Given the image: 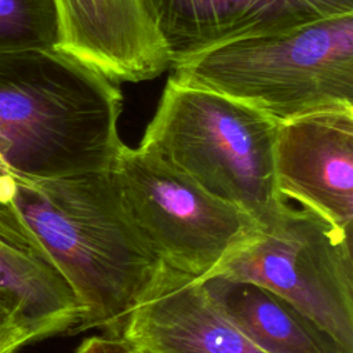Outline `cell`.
Here are the masks:
<instances>
[{
    "label": "cell",
    "instance_id": "obj_1",
    "mask_svg": "<svg viewBox=\"0 0 353 353\" xmlns=\"http://www.w3.org/2000/svg\"><path fill=\"white\" fill-rule=\"evenodd\" d=\"M14 203L84 310L73 334L119 335L170 269L134 221L113 168L17 179Z\"/></svg>",
    "mask_w": 353,
    "mask_h": 353
},
{
    "label": "cell",
    "instance_id": "obj_2",
    "mask_svg": "<svg viewBox=\"0 0 353 353\" xmlns=\"http://www.w3.org/2000/svg\"><path fill=\"white\" fill-rule=\"evenodd\" d=\"M119 85L59 48L0 52V156L17 179L112 170Z\"/></svg>",
    "mask_w": 353,
    "mask_h": 353
},
{
    "label": "cell",
    "instance_id": "obj_3",
    "mask_svg": "<svg viewBox=\"0 0 353 353\" xmlns=\"http://www.w3.org/2000/svg\"><path fill=\"white\" fill-rule=\"evenodd\" d=\"M279 124L234 98L168 77L138 148L247 212L265 230L287 204L274 176Z\"/></svg>",
    "mask_w": 353,
    "mask_h": 353
},
{
    "label": "cell",
    "instance_id": "obj_4",
    "mask_svg": "<svg viewBox=\"0 0 353 353\" xmlns=\"http://www.w3.org/2000/svg\"><path fill=\"white\" fill-rule=\"evenodd\" d=\"M170 77L277 121L353 110V12L218 46L172 68Z\"/></svg>",
    "mask_w": 353,
    "mask_h": 353
},
{
    "label": "cell",
    "instance_id": "obj_5",
    "mask_svg": "<svg viewBox=\"0 0 353 353\" xmlns=\"http://www.w3.org/2000/svg\"><path fill=\"white\" fill-rule=\"evenodd\" d=\"M139 230L164 261L199 281L261 232L247 212L214 197L154 154L124 145L113 167Z\"/></svg>",
    "mask_w": 353,
    "mask_h": 353
},
{
    "label": "cell",
    "instance_id": "obj_6",
    "mask_svg": "<svg viewBox=\"0 0 353 353\" xmlns=\"http://www.w3.org/2000/svg\"><path fill=\"white\" fill-rule=\"evenodd\" d=\"M215 276L276 292L353 353L352 232L287 201L279 219Z\"/></svg>",
    "mask_w": 353,
    "mask_h": 353
},
{
    "label": "cell",
    "instance_id": "obj_7",
    "mask_svg": "<svg viewBox=\"0 0 353 353\" xmlns=\"http://www.w3.org/2000/svg\"><path fill=\"white\" fill-rule=\"evenodd\" d=\"M280 196L352 232L353 110H328L280 121L274 143Z\"/></svg>",
    "mask_w": 353,
    "mask_h": 353
},
{
    "label": "cell",
    "instance_id": "obj_8",
    "mask_svg": "<svg viewBox=\"0 0 353 353\" xmlns=\"http://www.w3.org/2000/svg\"><path fill=\"white\" fill-rule=\"evenodd\" d=\"M175 68L218 46L353 12V0H148Z\"/></svg>",
    "mask_w": 353,
    "mask_h": 353
},
{
    "label": "cell",
    "instance_id": "obj_9",
    "mask_svg": "<svg viewBox=\"0 0 353 353\" xmlns=\"http://www.w3.org/2000/svg\"><path fill=\"white\" fill-rule=\"evenodd\" d=\"M59 50L110 81L153 80L170 59L148 0H55Z\"/></svg>",
    "mask_w": 353,
    "mask_h": 353
},
{
    "label": "cell",
    "instance_id": "obj_10",
    "mask_svg": "<svg viewBox=\"0 0 353 353\" xmlns=\"http://www.w3.org/2000/svg\"><path fill=\"white\" fill-rule=\"evenodd\" d=\"M117 336L139 353H265L226 319L201 281L171 268Z\"/></svg>",
    "mask_w": 353,
    "mask_h": 353
},
{
    "label": "cell",
    "instance_id": "obj_11",
    "mask_svg": "<svg viewBox=\"0 0 353 353\" xmlns=\"http://www.w3.org/2000/svg\"><path fill=\"white\" fill-rule=\"evenodd\" d=\"M201 284L226 319L265 353H349L292 303L256 283L214 276Z\"/></svg>",
    "mask_w": 353,
    "mask_h": 353
},
{
    "label": "cell",
    "instance_id": "obj_12",
    "mask_svg": "<svg viewBox=\"0 0 353 353\" xmlns=\"http://www.w3.org/2000/svg\"><path fill=\"white\" fill-rule=\"evenodd\" d=\"M0 295L18 313L36 342L73 334L83 307L43 245H21L0 237Z\"/></svg>",
    "mask_w": 353,
    "mask_h": 353
},
{
    "label": "cell",
    "instance_id": "obj_13",
    "mask_svg": "<svg viewBox=\"0 0 353 353\" xmlns=\"http://www.w3.org/2000/svg\"><path fill=\"white\" fill-rule=\"evenodd\" d=\"M55 0H0V52L59 48Z\"/></svg>",
    "mask_w": 353,
    "mask_h": 353
},
{
    "label": "cell",
    "instance_id": "obj_14",
    "mask_svg": "<svg viewBox=\"0 0 353 353\" xmlns=\"http://www.w3.org/2000/svg\"><path fill=\"white\" fill-rule=\"evenodd\" d=\"M33 342L29 327L0 295V353H19Z\"/></svg>",
    "mask_w": 353,
    "mask_h": 353
},
{
    "label": "cell",
    "instance_id": "obj_15",
    "mask_svg": "<svg viewBox=\"0 0 353 353\" xmlns=\"http://www.w3.org/2000/svg\"><path fill=\"white\" fill-rule=\"evenodd\" d=\"M0 237L21 245H41V243L23 221L17 205L0 207Z\"/></svg>",
    "mask_w": 353,
    "mask_h": 353
},
{
    "label": "cell",
    "instance_id": "obj_16",
    "mask_svg": "<svg viewBox=\"0 0 353 353\" xmlns=\"http://www.w3.org/2000/svg\"><path fill=\"white\" fill-rule=\"evenodd\" d=\"M74 353H139L127 341L117 335H99L85 338Z\"/></svg>",
    "mask_w": 353,
    "mask_h": 353
},
{
    "label": "cell",
    "instance_id": "obj_17",
    "mask_svg": "<svg viewBox=\"0 0 353 353\" xmlns=\"http://www.w3.org/2000/svg\"><path fill=\"white\" fill-rule=\"evenodd\" d=\"M17 192V178L0 156V207H12Z\"/></svg>",
    "mask_w": 353,
    "mask_h": 353
}]
</instances>
